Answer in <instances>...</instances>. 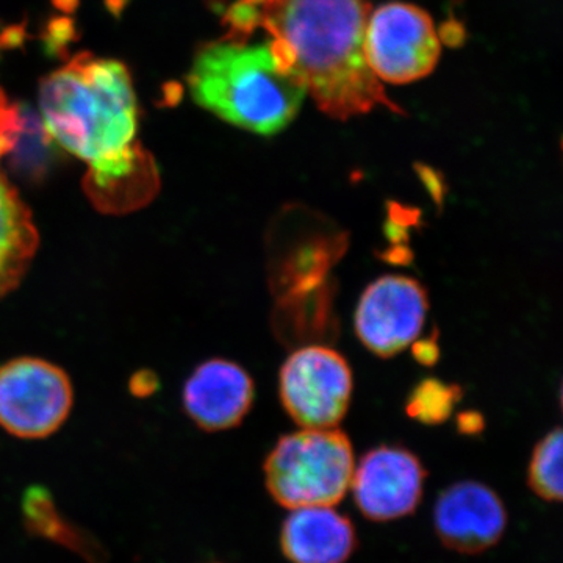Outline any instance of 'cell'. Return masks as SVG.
<instances>
[{
  "mask_svg": "<svg viewBox=\"0 0 563 563\" xmlns=\"http://www.w3.org/2000/svg\"><path fill=\"white\" fill-rule=\"evenodd\" d=\"M188 87L195 101L222 121L265 136L284 131L307 96L298 77L282 68L269 41L232 36L198 52Z\"/></svg>",
  "mask_w": 563,
  "mask_h": 563,
  "instance_id": "cell-3",
  "label": "cell"
},
{
  "mask_svg": "<svg viewBox=\"0 0 563 563\" xmlns=\"http://www.w3.org/2000/svg\"><path fill=\"white\" fill-rule=\"evenodd\" d=\"M73 406L69 377L54 363L22 357L0 366V426L21 439L57 431Z\"/></svg>",
  "mask_w": 563,
  "mask_h": 563,
  "instance_id": "cell-7",
  "label": "cell"
},
{
  "mask_svg": "<svg viewBox=\"0 0 563 563\" xmlns=\"http://www.w3.org/2000/svg\"><path fill=\"white\" fill-rule=\"evenodd\" d=\"M213 2H214V5H224L225 0H213ZM232 2H235V0H232ZM231 3H229V5H231ZM228 7H225V9H228Z\"/></svg>",
  "mask_w": 563,
  "mask_h": 563,
  "instance_id": "cell-19",
  "label": "cell"
},
{
  "mask_svg": "<svg viewBox=\"0 0 563 563\" xmlns=\"http://www.w3.org/2000/svg\"><path fill=\"white\" fill-rule=\"evenodd\" d=\"M352 387L346 358L322 344L292 352L280 369L282 404L307 429L335 428L350 409Z\"/></svg>",
  "mask_w": 563,
  "mask_h": 563,
  "instance_id": "cell-6",
  "label": "cell"
},
{
  "mask_svg": "<svg viewBox=\"0 0 563 563\" xmlns=\"http://www.w3.org/2000/svg\"><path fill=\"white\" fill-rule=\"evenodd\" d=\"M22 133L20 110L0 88V158L14 150Z\"/></svg>",
  "mask_w": 563,
  "mask_h": 563,
  "instance_id": "cell-17",
  "label": "cell"
},
{
  "mask_svg": "<svg viewBox=\"0 0 563 563\" xmlns=\"http://www.w3.org/2000/svg\"><path fill=\"white\" fill-rule=\"evenodd\" d=\"M426 476L420 459L406 448H374L354 468L352 495L369 520H398L417 510Z\"/></svg>",
  "mask_w": 563,
  "mask_h": 563,
  "instance_id": "cell-9",
  "label": "cell"
},
{
  "mask_svg": "<svg viewBox=\"0 0 563 563\" xmlns=\"http://www.w3.org/2000/svg\"><path fill=\"white\" fill-rule=\"evenodd\" d=\"M562 429L547 433L533 450L528 468V485L539 498L562 501Z\"/></svg>",
  "mask_w": 563,
  "mask_h": 563,
  "instance_id": "cell-14",
  "label": "cell"
},
{
  "mask_svg": "<svg viewBox=\"0 0 563 563\" xmlns=\"http://www.w3.org/2000/svg\"><path fill=\"white\" fill-rule=\"evenodd\" d=\"M36 247L38 232L31 210L0 174V298L20 284Z\"/></svg>",
  "mask_w": 563,
  "mask_h": 563,
  "instance_id": "cell-13",
  "label": "cell"
},
{
  "mask_svg": "<svg viewBox=\"0 0 563 563\" xmlns=\"http://www.w3.org/2000/svg\"><path fill=\"white\" fill-rule=\"evenodd\" d=\"M440 542L455 553L481 554L503 539L507 510L487 485L462 481L440 493L433 507Z\"/></svg>",
  "mask_w": 563,
  "mask_h": 563,
  "instance_id": "cell-10",
  "label": "cell"
},
{
  "mask_svg": "<svg viewBox=\"0 0 563 563\" xmlns=\"http://www.w3.org/2000/svg\"><path fill=\"white\" fill-rule=\"evenodd\" d=\"M255 387L250 373L224 358L203 362L184 388V406L199 428L224 431L250 413Z\"/></svg>",
  "mask_w": 563,
  "mask_h": 563,
  "instance_id": "cell-11",
  "label": "cell"
},
{
  "mask_svg": "<svg viewBox=\"0 0 563 563\" xmlns=\"http://www.w3.org/2000/svg\"><path fill=\"white\" fill-rule=\"evenodd\" d=\"M44 132L88 166L98 209L125 213L150 202L158 172L139 140V101L124 63L81 54L40 88Z\"/></svg>",
  "mask_w": 563,
  "mask_h": 563,
  "instance_id": "cell-1",
  "label": "cell"
},
{
  "mask_svg": "<svg viewBox=\"0 0 563 563\" xmlns=\"http://www.w3.org/2000/svg\"><path fill=\"white\" fill-rule=\"evenodd\" d=\"M369 0H235L225 36L268 33L282 68L295 74L329 117L350 120L377 107L401 111L365 57Z\"/></svg>",
  "mask_w": 563,
  "mask_h": 563,
  "instance_id": "cell-2",
  "label": "cell"
},
{
  "mask_svg": "<svg viewBox=\"0 0 563 563\" xmlns=\"http://www.w3.org/2000/svg\"><path fill=\"white\" fill-rule=\"evenodd\" d=\"M24 514L29 528L40 536L58 540L77 550H85L84 539H80L69 526H65V521L55 510L54 503L51 501L49 493L44 492L43 488H32L27 492L24 499Z\"/></svg>",
  "mask_w": 563,
  "mask_h": 563,
  "instance_id": "cell-16",
  "label": "cell"
},
{
  "mask_svg": "<svg viewBox=\"0 0 563 563\" xmlns=\"http://www.w3.org/2000/svg\"><path fill=\"white\" fill-rule=\"evenodd\" d=\"M461 398V387L443 384L442 380L426 379L410 393L407 413L424 424H439L450 418Z\"/></svg>",
  "mask_w": 563,
  "mask_h": 563,
  "instance_id": "cell-15",
  "label": "cell"
},
{
  "mask_svg": "<svg viewBox=\"0 0 563 563\" xmlns=\"http://www.w3.org/2000/svg\"><path fill=\"white\" fill-rule=\"evenodd\" d=\"M428 310V292L420 282L395 274L379 277L358 301L355 332L366 350L393 357L420 336Z\"/></svg>",
  "mask_w": 563,
  "mask_h": 563,
  "instance_id": "cell-8",
  "label": "cell"
},
{
  "mask_svg": "<svg viewBox=\"0 0 563 563\" xmlns=\"http://www.w3.org/2000/svg\"><path fill=\"white\" fill-rule=\"evenodd\" d=\"M280 547L291 563H344L357 547V536L350 518L333 507H302L285 518Z\"/></svg>",
  "mask_w": 563,
  "mask_h": 563,
  "instance_id": "cell-12",
  "label": "cell"
},
{
  "mask_svg": "<svg viewBox=\"0 0 563 563\" xmlns=\"http://www.w3.org/2000/svg\"><path fill=\"white\" fill-rule=\"evenodd\" d=\"M354 450L339 429H307L282 437L265 462V483L285 509L333 507L351 488Z\"/></svg>",
  "mask_w": 563,
  "mask_h": 563,
  "instance_id": "cell-4",
  "label": "cell"
},
{
  "mask_svg": "<svg viewBox=\"0 0 563 563\" xmlns=\"http://www.w3.org/2000/svg\"><path fill=\"white\" fill-rule=\"evenodd\" d=\"M415 355L422 365H431L439 357V346L433 342H421L415 347Z\"/></svg>",
  "mask_w": 563,
  "mask_h": 563,
  "instance_id": "cell-18",
  "label": "cell"
},
{
  "mask_svg": "<svg viewBox=\"0 0 563 563\" xmlns=\"http://www.w3.org/2000/svg\"><path fill=\"white\" fill-rule=\"evenodd\" d=\"M0 41H2V36H0Z\"/></svg>",
  "mask_w": 563,
  "mask_h": 563,
  "instance_id": "cell-20",
  "label": "cell"
},
{
  "mask_svg": "<svg viewBox=\"0 0 563 563\" xmlns=\"http://www.w3.org/2000/svg\"><path fill=\"white\" fill-rule=\"evenodd\" d=\"M439 33L424 10L391 2L369 13L365 57L380 81L402 85L429 76L439 63Z\"/></svg>",
  "mask_w": 563,
  "mask_h": 563,
  "instance_id": "cell-5",
  "label": "cell"
}]
</instances>
